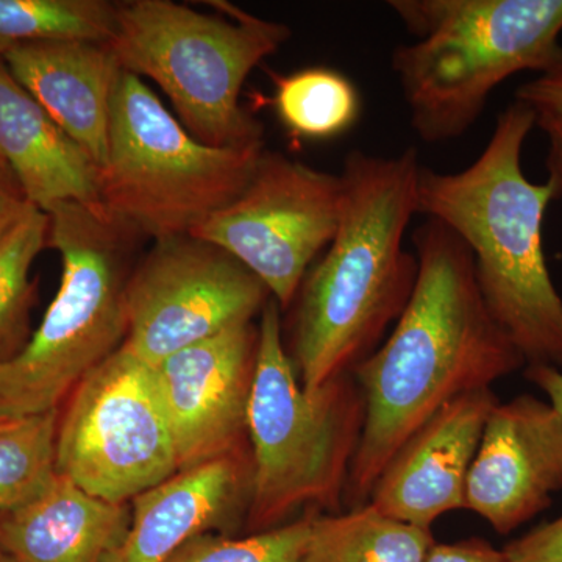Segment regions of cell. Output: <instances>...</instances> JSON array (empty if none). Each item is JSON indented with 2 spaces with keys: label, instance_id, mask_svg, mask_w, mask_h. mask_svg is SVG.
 Returning a JSON list of instances; mask_svg holds the SVG:
<instances>
[{
  "label": "cell",
  "instance_id": "obj_2",
  "mask_svg": "<svg viewBox=\"0 0 562 562\" xmlns=\"http://www.w3.org/2000/svg\"><path fill=\"white\" fill-rule=\"evenodd\" d=\"M420 168L416 147L344 158L338 231L291 303L284 342L306 392L353 372L408 305L419 262L403 239L417 214Z\"/></svg>",
  "mask_w": 562,
  "mask_h": 562
},
{
  "label": "cell",
  "instance_id": "obj_1",
  "mask_svg": "<svg viewBox=\"0 0 562 562\" xmlns=\"http://www.w3.org/2000/svg\"><path fill=\"white\" fill-rule=\"evenodd\" d=\"M416 286L390 338L353 369L366 419L344 508L368 505L394 453L446 403L525 369L522 353L492 319L471 250L441 221L420 224Z\"/></svg>",
  "mask_w": 562,
  "mask_h": 562
},
{
  "label": "cell",
  "instance_id": "obj_18",
  "mask_svg": "<svg viewBox=\"0 0 562 562\" xmlns=\"http://www.w3.org/2000/svg\"><path fill=\"white\" fill-rule=\"evenodd\" d=\"M128 524L127 505L94 497L55 473L32 501L0 512V547L13 562H105Z\"/></svg>",
  "mask_w": 562,
  "mask_h": 562
},
{
  "label": "cell",
  "instance_id": "obj_13",
  "mask_svg": "<svg viewBox=\"0 0 562 562\" xmlns=\"http://www.w3.org/2000/svg\"><path fill=\"white\" fill-rule=\"evenodd\" d=\"M562 491V416L531 394L494 406L465 483V509L509 535Z\"/></svg>",
  "mask_w": 562,
  "mask_h": 562
},
{
  "label": "cell",
  "instance_id": "obj_23",
  "mask_svg": "<svg viewBox=\"0 0 562 562\" xmlns=\"http://www.w3.org/2000/svg\"><path fill=\"white\" fill-rule=\"evenodd\" d=\"M60 412L0 427V512H10L40 494L55 473Z\"/></svg>",
  "mask_w": 562,
  "mask_h": 562
},
{
  "label": "cell",
  "instance_id": "obj_5",
  "mask_svg": "<svg viewBox=\"0 0 562 562\" xmlns=\"http://www.w3.org/2000/svg\"><path fill=\"white\" fill-rule=\"evenodd\" d=\"M247 439L251 483L247 528L273 530L305 506L344 513L351 461L364 428L353 372L306 392L284 347L279 303L261 312Z\"/></svg>",
  "mask_w": 562,
  "mask_h": 562
},
{
  "label": "cell",
  "instance_id": "obj_27",
  "mask_svg": "<svg viewBox=\"0 0 562 562\" xmlns=\"http://www.w3.org/2000/svg\"><path fill=\"white\" fill-rule=\"evenodd\" d=\"M425 562H509L505 552L482 538L452 543H432Z\"/></svg>",
  "mask_w": 562,
  "mask_h": 562
},
{
  "label": "cell",
  "instance_id": "obj_21",
  "mask_svg": "<svg viewBox=\"0 0 562 562\" xmlns=\"http://www.w3.org/2000/svg\"><path fill=\"white\" fill-rule=\"evenodd\" d=\"M49 214L31 202L0 232V362L16 357L31 339V269L49 244Z\"/></svg>",
  "mask_w": 562,
  "mask_h": 562
},
{
  "label": "cell",
  "instance_id": "obj_11",
  "mask_svg": "<svg viewBox=\"0 0 562 562\" xmlns=\"http://www.w3.org/2000/svg\"><path fill=\"white\" fill-rule=\"evenodd\" d=\"M271 292L221 247L195 236L155 241L125 284L124 344L155 366L261 314Z\"/></svg>",
  "mask_w": 562,
  "mask_h": 562
},
{
  "label": "cell",
  "instance_id": "obj_10",
  "mask_svg": "<svg viewBox=\"0 0 562 562\" xmlns=\"http://www.w3.org/2000/svg\"><path fill=\"white\" fill-rule=\"evenodd\" d=\"M341 201L339 173L265 149L241 194L192 236L231 254L288 310L335 238Z\"/></svg>",
  "mask_w": 562,
  "mask_h": 562
},
{
  "label": "cell",
  "instance_id": "obj_28",
  "mask_svg": "<svg viewBox=\"0 0 562 562\" xmlns=\"http://www.w3.org/2000/svg\"><path fill=\"white\" fill-rule=\"evenodd\" d=\"M536 125L549 139V155H547V171L549 180L557 188L558 195H562V114L552 111H538Z\"/></svg>",
  "mask_w": 562,
  "mask_h": 562
},
{
  "label": "cell",
  "instance_id": "obj_6",
  "mask_svg": "<svg viewBox=\"0 0 562 562\" xmlns=\"http://www.w3.org/2000/svg\"><path fill=\"white\" fill-rule=\"evenodd\" d=\"M47 214L49 246L61 258L60 288L24 349L0 362L3 420L58 412L127 333L125 284L140 236L81 203H58Z\"/></svg>",
  "mask_w": 562,
  "mask_h": 562
},
{
  "label": "cell",
  "instance_id": "obj_16",
  "mask_svg": "<svg viewBox=\"0 0 562 562\" xmlns=\"http://www.w3.org/2000/svg\"><path fill=\"white\" fill-rule=\"evenodd\" d=\"M0 57L101 169L109 149L111 101L122 72L110 43L41 41L11 47Z\"/></svg>",
  "mask_w": 562,
  "mask_h": 562
},
{
  "label": "cell",
  "instance_id": "obj_30",
  "mask_svg": "<svg viewBox=\"0 0 562 562\" xmlns=\"http://www.w3.org/2000/svg\"><path fill=\"white\" fill-rule=\"evenodd\" d=\"M525 379L549 397L550 405L562 416V371L550 366H527Z\"/></svg>",
  "mask_w": 562,
  "mask_h": 562
},
{
  "label": "cell",
  "instance_id": "obj_26",
  "mask_svg": "<svg viewBox=\"0 0 562 562\" xmlns=\"http://www.w3.org/2000/svg\"><path fill=\"white\" fill-rule=\"evenodd\" d=\"M516 101L527 103L536 113L552 111L562 114V47L546 72L517 88Z\"/></svg>",
  "mask_w": 562,
  "mask_h": 562
},
{
  "label": "cell",
  "instance_id": "obj_31",
  "mask_svg": "<svg viewBox=\"0 0 562 562\" xmlns=\"http://www.w3.org/2000/svg\"><path fill=\"white\" fill-rule=\"evenodd\" d=\"M0 562H13V561H11V558L9 557V554L3 552L2 547H0Z\"/></svg>",
  "mask_w": 562,
  "mask_h": 562
},
{
  "label": "cell",
  "instance_id": "obj_15",
  "mask_svg": "<svg viewBox=\"0 0 562 562\" xmlns=\"http://www.w3.org/2000/svg\"><path fill=\"white\" fill-rule=\"evenodd\" d=\"M251 454L183 469L132 501L131 524L105 562H166L184 543L249 509Z\"/></svg>",
  "mask_w": 562,
  "mask_h": 562
},
{
  "label": "cell",
  "instance_id": "obj_33",
  "mask_svg": "<svg viewBox=\"0 0 562 562\" xmlns=\"http://www.w3.org/2000/svg\"><path fill=\"white\" fill-rule=\"evenodd\" d=\"M7 422H10V420L0 419V427H2L3 424H7Z\"/></svg>",
  "mask_w": 562,
  "mask_h": 562
},
{
  "label": "cell",
  "instance_id": "obj_3",
  "mask_svg": "<svg viewBox=\"0 0 562 562\" xmlns=\"http://www.w3.org/2000/svg\"><path fill=\"white\" fill-rule=\"evenodd\" d=\"M535 127L536 111L514 101L469 168L442 173L422 166L417 214L441 221L469 247L484 305L527 366L562 371V297L542 241L543 216L560 195L552 181L532 183L522 171Z\"/></svg>",
  "mask_w": 562,
  "mask_h": 562
},
{
  "label": "cell",
  "instance_id": "obj_17",
  "mask_svg": "<svg viewBox=\"0 0 562 562\" xmlns=\"http://www.w3.org/2000/svg\"><path fill=\"white\" fill-rule=\"evenodd\" d=\"M0 158L32 205L76 202L103 211L99 168L14 79L0 57Z\"/></svg>",
  "mask_w": 562,
  "mask_h": 562
},
{
  "label": "cell",
  "instance_id": "obj_9",
  "mask_svg": "<svg viewBox=\"0 0 562 562\" xmlns=\"http://www.w3.org/2000/svg\"><path fill=\"white\" fill-rule=\"evenodd\" d=\"M55 471L116 505L180 471L150 364L121 346L76 387L58 420Z\"/></svg>",
  "mask_w": 562,
  "mask_h": 562
},
{
  "label": "cell",
  "instance_id": "obj_19",
  "mask_svg": "<svg viewBox=\"0 0 562 562\" xmlns=\"http://www.w3.org/2000/svg\"><path fill=\"white\" fill-rule=\"evenodd\" d=\"M431 530L392 519L372 506L316 514L302 562H425Z\"/></svg>",
  "mask_w": 562,
  "mask_h": 562
},
{
  "label": "cell",
  "instance_id": "obj_7",
  "mask_svg": "<svg viewBox=\"0 0 562 562\" xmlns=\"http://www.w3.org/2000/svg\"><path fill=\"white\" fill-rule=\"evenodd\" d=\"M221 14L171 0L117 2L110 41L122 69L161 88L179 121L213 147L265 144V127L239 102L244 83L290 40L291 29L227 2Z\"/></svg>",
  "mask_w": 562,
  "mask_h": 562
},
{
  "label": "cell",
  "instance_id": "obj_29",
  "mask_svg": "<svg viewBox=\"0 0 562 562\" xmlns=\"http://www.w3.org/2000/svg\"><path fill=\"white\" fill-rule=\"evenodd\" d=\"M27 203L13 173L9 169L0 168V232L16 220Z\"/></svg>",
  "mask_w": 562,
  "mask_h": 562
},
{
  "label": "cell",
  "instance_id": "obj_12",
  "mask_svg": "<svg viewBox=\"0 0 562 562\" xmlns=\"http://www.w3.org/2000/svg\"><path fill=\"white\" fill-rule=\"evenodd\" d=\"M258 338L247 322L151 366L180 471L241 452Z\"/></svg>",
  "mask_w": 562,
  "mask_h": 562
},
{
  "label": "cell",
  "instance_id": "obj_32",
  "mask_svg": "<svg viewBox=\"0 0 562 562\" xmlns=\"http://www.w3.org/2000/svg\"><path fill=\"white\" fill-rule=\"evenodd\" d=\"M0 168L9 169V168H7L5 162L2 161V158H0ZM9 171H10V169H9Z\"/></svg>",
  "mask_w": 562,
  "mask_h": 562
},
{
  "label": "cell",
  "instance_id": "obj_20",
  "mask_svg": "<svg viewBox=\"0 0 562 562\" xmlns=\"http://www.w3.org/2000/svg\"><path fill=\"white\" fill-rule=\"evenodd\" d=\"M273 81V109L284 128L297 138L333 139L360 120V91L341 70L313 66L276 76Z\"/></svg>",
  "mask_w": 562,
  "mask_h": 562
},
{
  "label": "cell",
  "instance_id": "obj_22",
  "mask_svg": "<svg viewBox=\"0 0 562 562\" xmlns=\"http://www.w3.org/2000/svg\"><path fill=\"white\" fill-rule=\"evenodd\" d=\"M116 11L109 0H0V55L41 41L110 43Z\"/></svg>",
  "mask_w": 562,
  "mask_h": 562
},
{
  "label": "cell",
  "instance_id": "obj_8",
  "mask_svg": "<svg viewBox=\"0 0 562 562\" xmlns=\"http://www.w3.org/2000/svg\"><path fill=\"white\" fill-rule=\"evenodd\" d=\"M265 144L213 147L195 139L143 79L122 69L111 101L99 195L110 217L154 241L192 235L231 205Z\"/></svg>",
  "mask_w": 562,
  "mask_h": 562
},
{
  "label": "cell",
  "instance_id": "obj_24",
  "mask_svg": "<svg viewBox=\"0 0 562 562\" xmlns=\"http://www.w3.org/2000/svg\"><path fill=\"white\" fill-rule=\"evenodd\" d=\"M316 514L308 512L301 519L243 538L205 532L184 543L166 562H302Z\"/></svg>",
  "mask_w": 562,
  "mask_h": 562
},
{
  "label": "cell",
  "instance_id": "obj_4",
  "mask_svg": "<svg viewBox=\"0 0 562 562\" xmlns=\"http://www.w3.org/2000/svg\"><path fill=\"white\" fill-rule=\"evenodd\" d=\"M412 33L391 68L424 143L465 135L492 91L524 70L546 72L560 54L562 0H391Z\"/></svg>",
  "mask_w": 562,
  "mask_h": 562
},
{
  "label": "cell",
  "instance_id": "obj_25",
  "mask_svg": "<svg viewBox=\"0 0 562 562\" xmlns=\"http://www.w3.org/2000/svg\"><path fill=\"white\" fill-rule=\"evenodd\" d=\"M509 562H562V516L506 543Z\"/></svg>",
  "mask_w": 562,
  "mask_h": 562
},
{
  "label": "cell",
  "instance_id": "obj_14",
  "mask_svg": "<svg viewBox=\"0 0 562 562\" xmlns=\"http://www.w3.org/2000/svg\"><path fill=\"white\" fill-rule=\"evenodd\" d=\"M497 403L492 387L446 403L384 465L369 503L428 530L443 514L465 509L469 471Z\"/></svg>",
  "mask_w": 562,
  "mask_h": 562
}]
</instances>
